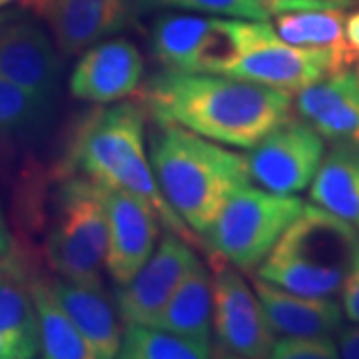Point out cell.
Returning a JSON list of instances; mask_svg holds the SVG:
<instances>
[{
  "label": "cell",
  "mask_w": 359,
  "mask_h": 359,
  "mask_svg": "<svg viewBox=\"0 0 359 359\" xmlns=\"http://www.w3.org/2000/svg\"><path fill=\"white\" fill-rule=\"evenodd\" d=\"M140 13L150 11H184L210 16L248 18V20H269L278 14L309 11V8H332L344 4L335 0H136Z\"/></svg>",
  "instance_id": "cell-23"
},
{
  "label": "cell",
  "mask_w": 359,
  "mask_h": 359,
  "mask_svg": "<svg viewBox=\"0 0 359 359\" xmlns=\"http://www.w3.org/2000/svg\"><path fill=\"white\" fill-rule=\"evenodd\" d=\"M212 316H214L212 276L202 264H198L182 280L164 309L158 313L154 327L212 346V335H214Z\"/></svg>",
  "instance_id": "cell-19"
},
{
  "label": "cell",
  "mask_w": 359,
  "mask_h": 359,
  "mask_svg": "<svg viewBox=\"0 0 359 359\" xmlns=\"http://www.w3.org/2000/svg\"><path fill=\"white\" fill-rule=\"evenodd\" d=\"M359 254V231L320 205H304L264 262L257 276L287 292L332 297L341 292Z\"/></svg>",
  "instance_id": "cell-4"
},
{
  "label": "cell",
  "mask_w": 359,
  "mask_h": 359,
  "mask_svg": "<svg viewBox=\"0 0 359 359\" xmlns=\"http://www.w3.org/2000/svg\"><path fill=\"white\" fill-rule=\"evenodd\" d=\"M0 335L39 341V321L22 259L11 254L0 259Z\"/></svg>",
  "instance_id": "cell-24"
},
{
  "label": "cell",
  "mask_w": 359,
  "mask_h": 359,
  "mask_svg": "<svg viewBox=\"0 0 359 359\" xmlns=\"http://www.w3.org/2000/svg\"><path fill=\"white\" fill-rule=\"evenodd\" d=\"M52 290L96 359H114L120 351L122 330L116 304L104 294L102 283L52 280Z\"/></svg>",
  "instance_id": "cell-17"
},
{
  "label": "cell",
  "mask_w": 359,
  "mask_h": 359,
  "mask_svg": "<svg viewBox=\"0 0 359 359\" xmlns=\"http://www.w3.org/2000/svg\"><path fill=\"white\" fill-rule=\"evenodd\" d=\"M11 2H16V0H0V6H2V4H11ZM20 2L28 4V0H20Z\"/></svg>",
  "instance_id": "cell-35"
},
{
  "label": "cell",
  "mask_w": 359,
  "mask_h": 359,
  "mask_svg": "<svg viewBox=\"0 0 359 359\" xmlns=\"http://www.w3.org/2000/svg\"><path fill=\"white\" fill-rule=\"evenodd\" d=\"M36 311L40 353L46 359H96L74 321L66 313L52 290V280L32 276L28 280Z\"/></svg>",
  "instance_id": "cell-21"
},
{
  "label": "cell",
  "mask_w": 359,
  "mask_h": 359,
  "mask_svg": "<svg viewBox=\"0 0 359 359\" xmlns=\"http://www.w3.org/2000/svg\"><path fill=\"white\" fill-rule=\"evenodd\" d=\"M341 304L347 320L359 323V254L341 285Z\"/></svg>",
  "instance_id": "cell-28"
},
{
  "label": "cell",
  "mask_w": 359,
  "mask_h": 359,
  "mask_svg": "<svg viewBox=\"0 0 359 359\" xmlns=\"http://www.w3.org/2000/svg\"><path fill=\"white\" fill-rule=\"evenodd\" d=\"M142 102L154 122L176 124L222 146L250 150L292 118L294 94L226 74L166 68L146 80Z\"/></svg>",
  "instance_id": "cell-1"
},
{
  "label": "cell",
  "mask_w": 359,
  "mask_h": 359,
  "mask_svg": "<svg viewBox=\"0 0 359 359\" xmlns=\"http://www.w3.org/2000/svg\"><path fill=\"white\" fill-rule=\"evenodd\" d=\"M214 25V16L164 13L150 28V48L168 70L194 72L198 54Z\"/></svg>",
  "instance_id": "cell-22"
},
{
  "label": "cell",
  "mask_w": 359,
  "mask_h": 359,
  "mask_svg": "<svg viewBox=\"0 0 359 359\" xmlns=\"http://www.w3.org/2000/svg\"><path fill=\"white\" fill-rule=\"evenodd\" d=\"M304 202L297 196H282L248 182L236 188L204 233V244L238 269L252 271L271 252Z\"/></svg>",
  "instance_id": "cell-6"
},
{
  "label": "cell",
  "mask_w": 359,
  "mask_h": 359,
  "mask_svg": "<svg viewBox=\"0 0 359 359\" xmlns=\"http://www.w3.org/2000/svg\"><path fill=\"white\" fill-rule=\"evenodd\" d=\"M14 18H16V16H14L13 13H0V28H2L4 25H8V22L14 20Z\"/></svg>",
  "instance_id": "cell-33"
},
{
  "label": "cell",
  "mask_w": 359,
  "mask_h": 359,
  "mask_svg": "<svg viewBox=\"0 0 359 359\" xmlns=\"http://www.w3.org/2000/svg\"><path fill=\"white\" fill-rule=\"evenodd\" d=\"M146 112L132 102L98 108L78 126L68 144L62 174H76L140 198L168 230L200 245L198 233L174 212L160 190L146 154Z\"/></svg>",
  "instance_id": "cell-2"
},
{
  "label": "cell",
  "mask_w": 359,
  "mask_h": 359,
  "mask_svg": "<svg viewBox=\"0 0 359 359\" xmlns=\"http://www.w3.org/2000/svg\"><path fill=\"white\" fill-rule=\"evenodd\" d=\"M108 248V219L96 182L66 174L52 205L44 254L60 278L102 283Z\"/></svg>",
  "instance_id": "cell-5"
},
{
  "label": "cell",
  "mask_w": 359,
  "mask_h": 359,
  "mask_svg": "<svg viewBox=\"0 0 359 359\" xmlns=\"http://www.w3.org/2000/svg\"><path fill=\"white\" fill-rule=\"evenodd\" d=\"M344 34H346L347 46L359 56V11L347 14L344 22Z\"/></svg>",
  "instance_id": "cell-31"
},
{
  "label": "cell",
  "mask_w": 359,
  "mask_h": 359,
  "mask_svg": "<svg viewBox=\"0 0 359 359\" xmlns=\"http://www.w3.org/2000/svg\"><path fill=\"white\" fill-rule=\"evenodd\" d=\"M212 297L216 355L236 359L269 358L276 334L256 292L238 268L212 254Z\"/></svg>",
  "instance_id": "cell-7"
},
{
  "label": "cell",
  "mask_w": 359,
  "mask_h": 359,
  "mask_svg": "<svg viewBox=\"0 0 359 359\" xmlns=\"http://www.w3.org/2000/svg\"><path fill=\"white\" fill-rule=\"evenodd\" d=\"M337 337V351L339 358L359 359V323L353 327H341Z\"/></svg>",
  "instance_id": "cell-30"
},
{
  "label": "cell",
  "mask_w": 359,
  "mask_h": 359,
  "mask_svg": "<svg viewBox=\"0 0 359 359\" xmlns=\"http://www.w3.org/2000/svg\"><path fill=\"white\" fill-rule=\"evenodd\" d=\"M98 188L108 219L104 264L116 285H126L154 254L160 236L158 216L150 205L132 194L100 184Z\"/></svg>",
  "instance_id": "cell-10"
},
{
  "label": "cell",
  "mask_w": 359,
  "mask_h": 359,
  "mask_svg": "<svg viewBox=\"0 0 359 359\" xmlns=\"http://www.w3.org/2000/svg\"><path fill=\"white\" fill-rule=\"evenodd\" d=\"M60 70L50 39L34 22L11 20L0 28V78L54 102Z\"/></svg>",
  "instance_id": "cell-15"
},
{
  "label": "cell",
  "mask_w": 359,
  "mask_h": 359,
  "mask_svg": "<svg viewBox=\"0 0 359 359\" xmlns=\"http://www.w3.org/2000/svg\"><path fill=\"white\" fill-rule=\"evenodd\" d=\"M39 351V341L22 339V337H13V335H0V359L36 358Z\"/></svg>",
  "instance_id": "cell-29"
},
{
  "label": "cell",
  "mask_w": 359,
  "mask_h": 359,
  "mask_svg": "<svg viewBox=\"0 0 359 359\" xmlns=\"http://www.w3.org/2000/svg\"><path fill=\"white\" fill-rule=\"evenodd\" d=\"M144 58L128 39H106L82 52L68 82L70 94L92 104H112L138 92Z\"/></svg>",
  "instance_id": "cell-13"
},
{
  "label": "cell",
  "mask_w": 359,
  "mask_h": 359,
  "mask_svg": "<svg viewBox=\"0 0 359 359\" xmlns=\"http://www.w3.org/2000/svg\"><path fill=\"white\" fill-rule=\"evenodd\" d=\"M335 2H339V4H344V6H351V4H355L358 0H335Z\"/></svg>",
  "instance_id": "cell-34"
},
{
  "label": "cell",
  "mask_w": 359,
  "mask_h": 359,
  "mask_svg": "<svg viewBox=\"0 0 359 359\" xmlns=\"http://www.w3.org/2000/svg\"><path fill=\"white\" fill-rule=\"evenodd\" d=\"M334 72L337 66L332 52L299 48L273 32L240 54L222 74L295 94Z\"/></svg>",
  "instance_id": "cell-12"
},
{
  "label": "cell",
  "mask_w": 359,
  "mask_h": 359,
  "mask_svg": "<svg viewBox=\"0 0 359 359\" xmlns=\"http://www.w3.org/2000/svg\"><path fill=\"white\" fill-rule=\"evenodd\" d=\"M252 287L273 334L334 337L344 327V309L332 297L294 294L262 280L259 276L252 278Z\"/></svg>",
  "instance_id": "cell-16"
},
{
  "label": "cell",
  "mask_w": 359,
  "mask_h": 359,
  "mask_svg": "<svg viewBox=\"0 0 359 359\" xmlns=\"http://www.w3.org/2000/svg\"><path fill=\"white\" fill-rule=\"evenodd\" d=\"M202 264L190 242L178 233H164L150 259L126 285H116L114 304L124 323L154 325L158 313L182 280Z\"/></svg>",
  "instance_id": "cell-9"
},
{
  "label": "cell",
  "mask_w": 359,
  "mask_h": 359,
  "mask_svg": "<svg viewBox=\"0 0 359 359\" xmlns=\"http://www.w3.org/2000/svg\"><path fill=\"white\" fill-rule=\"evenodd\" d=\"M323 156V138L308 122L292 116L250 148L245 166L252 184L268 192L294 196L309 188Z\"/></svg>",
  "instance_id": "cell-8"
},
{
  "label": "cell",
  "mask_w": 359,
  "mask_h": 359,
  "mask_svg": "<svg viewBox=\"0 0 359 359\" xmlns=\"http://www.w3.org/2000/svg\"><path fill=\"white\" fill-rule=\"evenodd\" d=\"M212 346L144 323H124L118 358L122 359H208Z\"/></svg>",
  "instance_id": "cell-26"
},
{
  "label": "cell",
  "mask_w": 359,
  "mask_h": 359,
  "mask_svg": "<svg viewBox=\"0 0 359 359\" xmlns=\"http://www.w3.org/2000/svg\"><path fill=\"white\" fill-rule=\"evenodd\" d=\"M26 6L48 22L66 56L82 54L134 26L142 14L136 0H28Z\"/></svg>",
  "instance_id": "cell-11"
},
{
  "label": "cell",
  "mask_w": 359,
  "mask_h": 359,
  "mask_svg": "<svg viewBox=\"0 0 359 359\" xmlns=\"http://www.w3.org/2000/svg\"><path fill=\"white\" fill-rule=\"evenodd\" d=\"M156 124L150 138L156 182L190 230L204 236L230 194L250 182L245 156L176 124Z\"/></svg>",
  "instance_id": "cell-3"
},
{
  "label": "cell",
  "mask_w": 359,
  "mask_h": 359,
  "mask_svg": "<svg viewBox=\"0 0 359 359\" xmlns=\"http://www.w3.org/2000/svg\"><path fill=\"white\" fill-rule=\"evenodd\" d=\"M309 200L359 231V148L334 146L309 184Z\"/></svg>",
  "instance_id": "cell-20"
},
{
  "label": "cell",
  "mask_w": 359,
  "mask_h": 359,
  "mask_svg": "<svg viewBox=\"0 0 359 359\" xmlns=\"http://www.w3.org/2000/svg\"><path fill=\"white\" fill-rule=\"evenodd\" d=\"M346 13L339 6L332 8H309L294 11L276 16L273 28L278 36L299 48L327 50L334 56L337 72L358 65L359 56L347 46L344 34Z\"/></svg>",
  "instance_id": "cell-18"
},
{
  "label": "cell",
  "mask_w": 359,
  "mask_h": 359,
  "mask_svg": "<svg viewBox=\"0 0 359 359\" xmlns=\"http://www.w3.org/2000/svg\"><path fill=\"white\" fill-rule=\"evenodd\" d=\"M54 118V102L0 78V144L40 138Z\"/></svg>",
  "instance_id": "cell-25"
},
{
  "label": "cell",
  "mask_w": 359,
  "mask_h": 359,
  "mask_svg": "<svg viewBox=\"0 0 359 359\" xmlns=\"http://www.w3.org/2000/svg\"><path fill=\"white\" fill-rule=\"evenodd\" d=\"M269 358L273 359H335L337 341L332 335H285L276 339Z\"/></svg>",
  "instance_id": "cell-27"
},
{
  "label": "cell",
  "mask_w": 359,
  "mask_h": 359,
  "mask_svg": "<svg viewBox=\"0 0 359 359\" xmlns=\"http://www.w3.org/2000/svg\"><path fill=\"white\" fill-rule=\"evenodd\" d=\"M13 254V240H11V233L6 228V219L0 212V259L8 257Z\"/></svg>",
  "instance_id": "cell-32"
},
{
  "label": "cell",
  "mask_w": 359,
  "mask_h": 359,
  "mask_svg": "<svg viewBox=\"0 0 359 359\" xmlns=\"http://www.w3.org/2000/svg\"><path fill=\"white\" fill-rule=\"evenodd\" d=\"M294 110L323 140L359 148V78L349 68L295 92Z\"/></svg>",
  "instance_id": "cell-14"
},
{
  "label": "cell",
  "mask_w": 359,
  "mask_h": 359,
  "mask_svg": "<svg viewBox=\"0 0 359 359\" xmlns=\"http://www.w3.org/2000/svg\"><path fill=\"white\" fill-rule=\"evenodd\" d=\"M355 74H358V78H359V62H358V70H355Z\"/></svg>",
  "instance_id": "cell-36"
}]
</instances>
